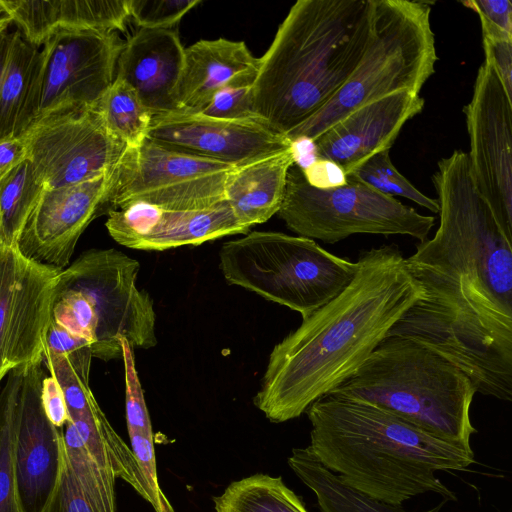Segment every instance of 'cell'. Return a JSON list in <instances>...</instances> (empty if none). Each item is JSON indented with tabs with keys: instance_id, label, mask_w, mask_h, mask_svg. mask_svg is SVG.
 Returning a JSON list of instances; mask_svg holds the SVG:
<instances>
[{
	"instance_id": "6da1fadb",
	"label": "cell",
	"mask_w": 512,
	"mask_h": 512,
	"mask_svg": "<svg viewBox=\"0 0 512 512\" xmlns=\"http://www.w3.org/2000/svg\"><path fill=\"white\" fill-rule=\"evenodd\" d=\"M440 223L405 258L422 297L386 337L414 340L459 367L476 393L512 400V224L477 191L467 152L432 176Z\"/></svg>"
},
{
	"instance_id": "7a4b0ae2",
	"label": "cell",
	"mask_w": 512,
	"mask_h": 512,
	"mask_svg": "<svg viewBox=\"0 0 512 512\" xmlns=\"http://www.w3.org/2000/svg\"><path fill=\"white\" fill-rule=\"evenodd\" d=\"M356 273L330 302L276 344L253 404L273 423L301 416L348 379L422 297L395 244L362 252Z\"/></svg>"
},
{
	"instance_id": "3957f363",
	"label": "cell",
	"mask_w": 512,
	"mask_h": 512,
	"mask_svg": "<svg viewBox=\"0 0 512 512\" xmlns=\"http://www.w3.org/2000/svg\"><path fill=\"white\" fill-rule=\"evenodd\" d=\"M306 413L315 457L345 485L387 504L429 492L454 501L435 473L475 462L472 447L435 438L360 399L328 393Z\"/></svg>"
},
{
	"instance_id": "277c9868",
	"label": "cell",
	"mask_w": 512,
	"mask_h": 512,
	"mask_svg": "<svg viewBox=\"0 0 512 512\" xmlns=\"http://www.w3.org/2000/svg\"><path fill=\"white\" fill-rule=\"evenodd\" d=\"M372 0H298L259 58L255 117L286 136L350 78L369 40Z\"/></svg>"
},
{
	"instance_id": "5b68a950",
	"label": "cell",
	"mask_w": 512,
	"mask_h": 512,
	"mask_svg": "<svg viewBox=\"0 0 512 512\" xmlns=\"http://www.w3.org/2000/svg\"><path fill=\"white\" fill-rule=\"evenodd\" d=\"M329 393L372 403L419 430L471 447L477 431L470 409L471 379L452 362L403 337H385L342 384Z\"/></svg>"
},
{
	"instance_id": "8992f818",
	"label": "cell",
	"mask_w": 512,
	"mask_h": 512,
	"mask_svg": "<svg viewBox=\"0 0 512 512\" xmlns=\"http://www.w3.org/2000/svg\"><path fill=\"white\" fill-rule=\"evenodd\" d=\"M140 264L125 253L90 249L60 270L52 319L86 339L92 356L122 359L120 337L135 349L157 344L153 300L136 284Z\"/></svg>"
},
{
	"instance_id": "52a82bcc",
	"label": "cell",
	"mask_w": 512,
	"mask_h": 512,
	"mask_svg": "<svg viewBox=\"0 0 512 512\" xmlns=\"http://www.w3.org/2000/svg\"><path fill=\"white\" fill-rule=\"evenodd\" d=\"M430 15L424 1L372 0L370 36L354 72L323 108L286 137L292 143L314 142L368 103L404 91L419 95L438 59Z\"/></svg>"
},
{
	"instance_id": "ba28073f",
	"label": "cell",
	"mask_w": 512,
	"mask_h": 512,
	"mask_svg": "<svg viewBox=\"0 0 512 512\" xmlns=\"http://www.w3.org/2000/svg\"><path fill=\"white\" fill-rule=\"evenodd\" d=\"M226 281L301 314L302 319L342 292L357 263L314 240L282 232L252 231L219 251Z\"/></svg>"
},
{
	"instance_id": "9c48e42d",
	"label": "cell",
	"mask_w": 512,
	"mask_h": 512,
	"mask_svg": "<svg viewBox=\"0 0 512 512\" xmlns=\"http://www.w3.org/2000/svg\"><path fill=\"white\" fill-rule=\"evenodd\" d=\"M347 183L321 189L293 164L279 217L298 236L334 244L354 234L407 235L422 242L435 218L346 176Z\"/></svg>"
},
{
	"instance_id": "30bf717a",
	"label": "cell",
	"mask_w": 512,
	"mask_h": 512,
	"mask_svg": "<svg viewBox=\"0 0 512 512\" xmlns=\"http://www.w3.org/2000/svg\"><path fill=\"white\" fill-rule=\"evenodd\" d=\"M235 167L146 138L126 147L110 170L104 213L131 204L174 211L212 208L226 201V182Z\"/></svg>"
},
{
	"instance_id": "8fae6325",
	"label": "cell",
	"mask_w": 512,
	"mask_h": 512,
	"mask_svg": "<svg viewBox=\"0 0 512 512\" xmlns=\"http://www.w3.org/2000/svg\"><path fill=\"white\" fill-rule=\"evenodd\" d=\"M22 138L27 160L46 188L100 177L113 168L126 148L107 131L94 107L42 116Z\"/></svg>"
},
{
	"instance_id": "7c38bea8",
	"label": "cell",
	"mask_w": 512,
	"mask_h": 512,
	"mask_svg": "<svg viewBox=\"0 0 512 512\" xmlns=\"http://www.w3.org/2000/svg\"><path fill=\"white\" fill-rule=\"evenodd\" d=\"M123 45L117 32H68L48 39L40 51L34 121L94 107L115 79Z\"/></svg>"
},
{
	"instance_id": "4fadbf2b",
	"label": "cell",
	"mask_w": 512,
	"mask_h": 512,
	"mask_svg": "<svg viewBox=\"0 0 512 512\" xmlns=\"http://www.w3.org/2000/svg\"><path fill=\"white\" fill-rule=\"evenodd\" d=\"M60 270L0 249V381L12 369L43 360Z\"/></svg>"
},
{
	"instance_id": "5bb4252c",
	"label": "cell",
	"mask_w": 512,
	"mask_h": 512,
	"mask_svg": "<svg viewBox=\"0 0 512 512\" xmlns=\"http://www.w3.org/2000/svg\"><path fill=\"white\" fill-rule=\"evenodd\" d=\"M463 112L474 185L495 214L512 224V97L486 58Z\"/></svg>"
},
{
	"instance_id": "9a60e30c",
	"label": "cell",
	"mask_w": 512,
	"mask_h": 512,
	"mask_svg": "<svg viewBox=\"0 0 512 512\" xmlns=\"http://www.w3.org/2000/svg\"><path fill=\"white\" fill-rule=\"evenodd\" d=\"M147 138L169 149L236 166L293 147L286 136L259 120L220 119L192 111L152 116Z\"/></svg>"
},
{
	"instance_id": "2e32d148",
	"label": "cell",
	"mask_w": 512,
	"mask_h": 512,
	"mask_svg": "<svg viewBox=\"0 0 512 512\" xmlns=\"http://www.w3.org/2000/svg\"><path fill=\"white\" fill-rule=\"evenodd\" d=\"M43 360L15 368L18 380L16 474L22 512H42L58 482L62 431L45 414Z\"/></svg>"
},
{
	"instance_id": "e0dca14e",
	"label": "cell",
	"mask_w": 512,
	"mask_h": 512,
	"mask_svg": "<svg viewBox=\"0 0 512 512\" xmlns=\"http://www.w3.org/2000/svg\"><path fill=\"white\" fill-rule=\"evenodd\" d=\"M109 172L80 184L44 187L18 239L20 253L58 270L66 268L84 230L104 214Z\"/></svg>"
},
{
	"instance_id": "ac0fdd59",
	"label": "cell",
	"mask_w": 512,
	"mask_h": 512,
	"mask_svg": "<svg viewBox=\"0 0 512 512\" xmlns=\"http://www.w3.org/2000/svg\"><path fill=\"white\" fill-rule=\"evenodd\" d=\"M105 226L120 245L131 249L164 251L201 245L225 236L246 234L226 201L203 210L174 211L131 204L107 212Z\"/></svg>"
},
{
	"instance_id": "d6986e66",
	"label": "cell",
	"mask_w": 512,
	"mask_h": 512,
	"mask_svg": "<svg viewBox=\"0 0 512 512\" xmlns=\"http://www.w3.org/2000/svg\"><path fill=\"white\" fill-rule=\"evenodd\" d=\"M424 105L420 95L406 91L368 103L314 141L316 156L336 163L347 175L375 154L390 150L405 123Z\"/></svg>"
},
{
	"instance_id": "ffe728a7",
	"label": "cell",
	"mask_w": 512,
	"mask_h": 512,
	"mask_svg": "<svg viewBox=\"0 0 512 512\" xmlns=\"http://www.w3.org/2000/svg\"><path fill=\"white\" fill-rule=\"evenodd\" d=\"M184 55L177 29L139 28L124 42L115 78L130 85L153 116L176 112Z\"/></svg>"
},
{
	"instance_id": "44dd1931",
	"label": "cell",
	"mask_w": 512,
	"mask_h": 512,
	"mask_svg": "<svg viewBox=\"0 0 512 512\" xmlns=\"http://www.w3.org/2000/svg\"><path fill=\"white\" fill-rule=\"evenodd\" d=\"M0 13L38 47L59 34L125 31L128 0H0Z\"/></svg>"
},
{
	"instance_id": "7402d4cb",
	"label": "cell",
	"mask_w": 512,
	"mask_h": 512,
	"mask_svg": "<svg viewBox=\"0 0 512 512\" xmlns=\"http://www.w3.org/2000/svg\"><path fill=\"white\" fill-rule=\"evenodd\" d=\"M259 58L243 41L225 38L200 40L185 48L184 66L177 92L179 111L198 112L219 91L252 85Z\"/></svg>"
},
{
	"instance_id": "603a6c76",
	"label": "cell",
	"mask_w": 512,
	"mask_h": 512,
	"mask_svg": "<svg viewBox=\"0 0 512 512\" xmlns=\"http://www.w3.org/2000/svg\"><path fill=\"white\" fill-rule=\"evenodd\" d=\"M294 146L286 151L237 165L225 186V198L247 230L278 213L287 173L295 164Z\"/></svg>"
},
{
	"instance_id": "cb8c5ba5",
	"label": "cell",
	"mask_w": 512,
	"mask_h": 512,
	"mask_svg": "<svg viewBox=\"0 0 512 512\" xmlns=\"http://www.w3.org/2000/svg\"><path fill=\"white\" fill-rule=\"evenodd\" d=\"M40 51L17 30L0 42V139L21 137L33 123Z\"/></svg>"
},
{
	"instance_id": "d4e9b609",
	"label": "cell",
	"mask_w": 512,
	"mask_h": 512,
	"mask_svg": "<svg viewBox=\"0 0 512 512\" xmlns=\"http://www.w3.org/2000/svg\"><path fill=\"white\" fill-rule=\"evenodd\" d=\"M287 463L295 475L315 494L320 512H440L443 502L423 511H409L387 504L345 485L312 453L310 447L294 448Z\"/></svg>"
},
{
	"instance_id": "484cf974",
	"label": "cell",
	"mask_w": 512,
	"mask_h": 512,
	"mask_svg": "<svg viewBox=\"0 0 512 512\" xmlns=\"http://www.w3.org/2000/svg\"><path fill=\"white\" fill-rule=\"evenodd\" d=\"M213 502L215 512H309L282 477L261 473L233 481Z\"/></svg>"
},
{
	"instance_id": "4316f807",
	"label": "cell",
	"mask_w": 512,
	"mask_h": 512,
	"mask_svg": "<svg viewBox=\"0 0 512 512\" xmlns=\"http://www.w3.org/2000/svg\"><path fill=\"white\" fill-rule=\"evenodd\" d=\"M94 109L107 131L127 148L137 147L147 138L153 115L125 81L115 78Z\"/></svg>"
},
{
	"instance_id": "83f0119b",
	"label": "cell",
	"mask_w": 512,
	"mask_h": 512,
	"mask_svg": "<svg viewBox=\"0 0 512 512\" xmlns=\"http://www.w3.org/2000/svg\"><path fill=\"white\" fill-rule=\"evenodd\" d=\"M44 185L26 159L0 181V231L3 246L16 247Z\"/></svg>"
},
{
	"instance_id": "f1b7e54d",
	"label": "cell",
	"mask_w": 512,
	"mask_h": 512,
	"mask_svg": "<svg viewBox=\"0 0 512 512\" xmlns=\"http://www.w3.org/2000/svg\"><path fill=\"white\" fill-rule=\"evenodd\" d=\"M62 436L71 471L91 506L97 512H117V478L91 455L71 421L64 425Z\"/></svg>"
},
{
	"instance_id": "f546056e",
	"label": "cell",
	"mask_w": 512,
	"mask_h": 512,
	"mask_svg": "<svg viewBox=\"0 0 512 512\" xmlns=\"http://www.w3.org/2000/svg\"><path fill=\"white\" fill-rule=\"evenodd\" d=\"M0 392V512H22L16 474L18 380L15 368Z\"/></svg>"
},
{
	"instance_id": "4dcf8cb0",
	"label": "cell",
	"mask_w": 512,
	"mask_h": 512,
	"mask_svg": "<svg viewBox=\"0 0 512 512\" xmlns=\"http://www.w3.org/2000/svg\"><path fill=\"white\" fill-rule=\"evenodd\" d=\"M390 150L382 151L362 163L346 176L362 182L384 195L409 199L431 212L438 213L436 199L420 192L393 165Z\"/></svg>"
},
{
	"instance_id": "1f68e13d",
	"label": "cell",
	"mask_w": 512,
	"mask_h": 512,
	"mask_svg": "<svg viewBox=\"0 0 512 512\" xmlns=\"http://www.w3.org/2000/svg\"><path fill=\"white\" fill-rule=\"evenodd\" d=\"M120 344L125 371V411L128 434L153 437L148 408L135 367L134 349L124 337H120Z\"/></svg>"
},
{
	"instance_id": "d6a6232c",
	"label": "cell",
	"mask_w": 512,
	"mask_h": 512,
	"mask_svg": "<svg viewBox=\"0 0 512 512\" xmlns=\"http://www.w3.org/2000/svg\"><path fill=\"white\" fill-rule=\"evenodd\" d=\"M201 0H128L129 17L139 28L172 29Z\"/></svg>"
},
{
	"instance_id": "836d02e7",
	"label": "cell",
	"mask_w": 512,
	"mask_h": 512,
	"mask_svg": "<svg viewBox=\"0 0 512 512\" xmlns=\"http://www.w3.org/2000/svg\"><path fill=\"white\" fill-rule=\"evenodd\" d=\"M44 349L64 356L76 374L82 380L89 382L93 356L90 343L86 339L70 333L51 318L46 331Z\"/></svg>"
},
{
	"instance_id": "e575fe53",
	"label": "cell",
	"mask_w": 512,
	"mask_h": 512,
	"mask_svg": "<svg viewBox=\"0 0 512 512\" xmlns=\"http://www.w3.org/2000/svg\"><path fill=\"white\" fill-rule=\"evenodd\" d=\"M42 512H97L84 496L71 471L64 448L63 436L58 482Z\"/></svg>"
},
{
	"instance_id": "d590c367",
	"label": "cell",
	"mask_w": 512,
	"mask_h": 512,
	"mask_svg": "<svg viewBox=\"0 0 512 512\" xmlns=\"http://www.w3.org/2000/svg\"><path fill=\"white\" fill-rule=\"evenodd\" d=\"M485 58L496 69L507 93L512 97V34L480 19Z\"/></svg>"
},
{
	"instance_id": "8d00e7d4",
	"label": "cell",
	"mask_w": 512,
	"mask_h": 512,
	"mask_svg": "<svg viewBox=\"0 0 512 512\" xmlns=\"http://www.w3.org/2000/svg\"><path fill=\"white\" fill-rule=\"evenodd\" d=\"M251 86L252 85H238L227 87L217 92L198 112L209 117L220 119L258 120L252 111Z\"/></svg>"
},
{
	"instance_id": "74e56055",
	"label": "cell",
	"mask_w": 512,
	"mask_h": 512,
	"mask_svg": "<svg viewBox=\"0 0 512 512\" xmlns=\"http://www.w3.org/2000/svg\"><path fill=\"white\" fill-rule=\"evenodd\" d=\"M131 450L142 470L148 486L151 505L156 512H175L158 483L154 438L130 434Z\"/></svg>"
},
{
	"instance_id": "f35d334b",
	"label": "cell",
	"mask_w": 512,
	"mask_h": 512,
	"mask_svg": "<svg viewBox=\"0 0 512 512\" xmlns=\"http://www.w3.org/2000/svg\"><path fill=\"white\" fill-rule=\"evenodd\" d=\"M462 4L473 9L480 19L512 34V3L509 0H470Z\"/></svg>"
},
{
	"instance_id": "ab89813d",
	"label": "cell",
	"mask_w": 512,
	"mask_h": 512,
	"mask_svg": "<svg viewBox=\"0 0 512 512\" xmlns=\"http://www.w3.org/2000/svg\"><path fill=\"white\" fill-rule=\"evenodd\" d=\"M42 405L46 416L57 428H63L69 420L64 394L56 379L46 376L41 388Z\"/></svg>"
},
{
	"instance_id": "60d3db41",
	"label": "cell",
	"mask_w": 512,
	"mask_h": 512,
	"mask_svg": "<svg viewBox=\"0 0 512 512\" xmlns=\"http://www.w3.org/2000/svg\"><path fill=\"white\" fill-rule=\"evenodd\" d=\"M302 171L309 184L316 188H334L347 183L343 169L327 159L317 158Z\"/></svg>"
},
{
	"instance_id": "b9f144b4",
	"label": "cell",
	"mask_w": 512,
	"mask_h": 512,
	"mask_svg": "<svg viewBox=\"0 0 512 512\" xmlns=\"http://www.w3.org/2000/svg\"><path fill=\"white\" fill-rule=\"evenodd\" d=\"M27 159V150L21 137L0 139V181Z\"/></svg>"
},
{
	"instance_id": "7bdbcfd3",
	"label": "cell",
	"mask_w": 512,
	"mask_h": 512,
	"mask_svg": "<svg viewBox=\"0 0 512 512\" xmlns=\"http://www.w3.org/2000/svg\"><path fill=\"white\" fill-rule=\"evenodd\" d=\"M12 22L8 17L0 13V42L7 33L8 27Z\"/></svg>"
},
{
	"instance_id": "ee69618b",
	"label": "cell",
	"mask_w": 512,
	"mask_h": 512,
	"mask_svg": "<svg viewBox=\"0 0 512 512\" xmlns=\"http://www.w3.org/2000/svg\"><path fill=\"white\" fill-rule=\"evenodd\" d=\"M3 247L2 239H1V231H0V249Z\"/></svg>"
}]
</instances>
